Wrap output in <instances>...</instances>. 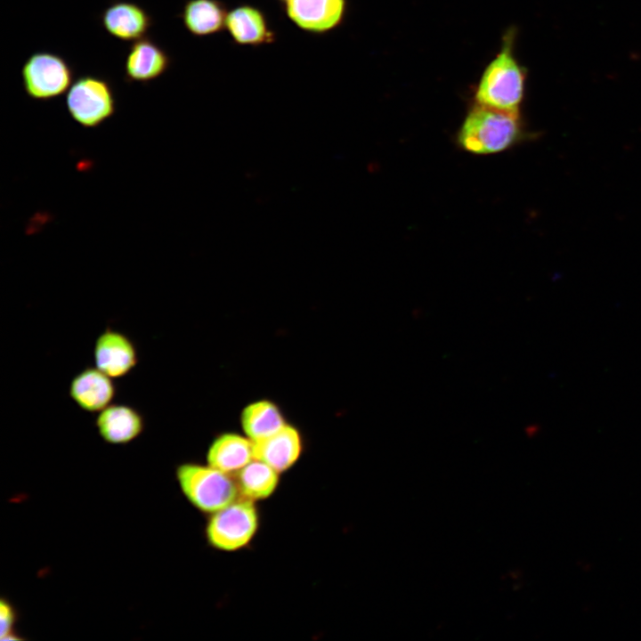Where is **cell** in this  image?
I'll return each instance as SVG.
<instances>
[{"mask_svg": "<svg viewBox=\"0 0 641 641\" xmlns=\"http://www.w3.org/2000/svg\"><path fill=\"white\" fill-rule=\"evenodd\" d=\"M526 136L520 113L475 103L458 132V143L468 152L487 155L507 150Z\"/></svg>", "mask_w": 641, "mask_h": 641, "instance_id": "6da1fadb", "label": "cell"}, {"mask_svg": "<svg viewBox=\"0 0 641 641\" xmlns=\"http://www.w3.org/2000/svg\"><path fill=\"white\" fill-rule=\"evenodd\" d=\"M525 74L513 53V35L504 37L499 52L487 64L475 92V103L520 113Z\"/></svg>", "mask_w": 641, "mask_h": 641, "instance_id": "7a4b0ae2", "label": "cell"}, {"mask_svg": "<svg viewBox=\"0 0 641 641\" xmlns=\"http://www.w3.org/2000/svg\"><path fill=\"white\" fill-rule=\"evenodd\" d=\"M175 476L187 500L203 513L212 514L239 497L237 483L231 475L208 464H180Z\"/></svg>", "mask_w": 641, "mask_h": 641, "instance_id": "3957f363", "label": "cell"}, {"mask_svg": "<svg viewBox=\"0 0 641 641\" xmlns=\"http://www.w3.org/2000/svg\"><path fill=\"white\" fill-rule=\"evenodd\" d=\"M259 527L255 501L239 497L210 514L205 529L208 544L218 550L234 552L246 548Z\"/></svg>", "mask_w": 641, "mask_h": 641, "instance_id": "277c9868", "label": "cell"}, {"mask_svg": "<svg viewBox=\"0 0 641 641\" xmlns=\"http://www.w3.org/2000/svg\"><path fill=\"white\" fill-rule=\"evenodd\" d=\"M66 106L77 123L84 127H96L116 112L112 85L102 77L81 75L67 92Z\"/></svg>", "mask_w": 641, "mask_h": 641, "instance_id": "5b68a950", "label": "cell"}, {"mask_svg": "<svg viewBox=\"0 0 641 641\" xmlns=\"http://www.w3.org/2000/svg\"><path fill=\"white\" fill-rule=\"evenodd\" d=\"M20 76L26 94L37 101H49L69 89L74 82V69L61 55L38 51L24 61Z\"/></svg>", "mask_w": 641, "mask_h": 641, "instance_id": "8992f818", "label": "cell"}, {"mask_svg": "<svg viewBox=\"0 0 641 641\" xmlns=\"http://www.w3.org/2000/svg\"><path fill=\"white\" fill-rule=\"evenodd\" d=\"M95 367L112 378L129 374L138 363V351L133 340L123 332L106 328L93 345Z\"/></svg>", "mask_w": 641, "mask_h": 641, "instance_id": "52a82bcc", "label": "cell"}, {"mask_svg": "<svg viewBox=\"0 0 641 641\" xmlns=\"http://www.w3.org/2000/svg\"><path fill=\"white\" fill-rule=\"evenodd\" d=\"M171 64L166 50L147 35L131 44L124 65V80L147 84L165 74Z\"/></svg>", "mask_w": 641, "mask_h": 641, "instance_id": "ba28073f", "label": "cell"}, {"mask_svg": "<svg viewBox=\"0 0 641 641\" xmlns=\"http://www.w3.org/2000/svg\"><path fill=\"white\" fill-rule=\"evenodd\" d=\"M102 28L122 41H135L147 36L154 20L142 6L128 0H112L101 12Z\"/></svg>", "mask_w": 641, "mask_h": 641, "instance_id": "9c48e42d", "label": "cell"}, {"mask_svg": "<svg viewBox=\"0 0 641 641\" xmlns=\"http://www.w3.org/2000/svg\"><path fill=\"white\" fill-rule=\"evenodd\" d=\"M286 12L300 28L324 33L343 20L346 0H285Z\"/></svg>", "mask_w": 641, "mask_h": 641, "instance_id": "30bf717a", "label": "cell"}, {"mask_svg": "<svg viewBox=\"0 0 641 641\" xmlns=\"http://www.w3.org/2000/svg\"><path fill=\"white\" fill-rule=\"evenodd\" d=\"M110 376L96 367H87L71 380L69 394L73 402L87 412H100L116 396V386Z\"/></svg>", "mask_w": 641, "mask_h": 641, "instance_id": "8fae6325", "label": "cell"}, {"mask_svg": "<svg viewBox=\"0 0 641 641\" xmlns=\"http://www.w3.org/2000/svg\"><path fill=\"white\" fill-rule=\"evenodd\" d=\"M101 439L110 444H126L139 437L145 421L140 411L126 404H110L95 418Z\"/></svg>", "mask_w": 641, "mask_h": 641, "instance_id": "7c38bea8", "label": "cell"}, {"mask_svg": "<svg viewBox=\"0 0 641 641\" xmlns=\"http://www.w3.org/2000/svg\"><path fill=\"white\" fill-rule=\"evenodd\" d=\"M303 451L299 430L287 424L272 435L254 442V458L259 459L280 474L290 469Z\"/></svg>", "mask_w": 641, "mask_h": 641, "instance_id": "4fadbf2b", "label": "cell"}, {"mask_svg": "<svg viewBox=\"0 0 641 641\" xmlns=\"http://www.w3.org/2000/svg\"><path fill=\"white\" fill-rule=\"evenodd\" d=\"M206 459L209 466L235 475L254 459V442L237 433L220 434L208 446Z\"/></svg>", "mask_w": 641, "mask_h": 641, "instance_id": "5bb4252c", "label": "cell"}, {"mask_svg": "<svg viewBox=\"0 0 641 641\" xmlns=\"http://www.w3.org/2000/svg\"><path fill=\"white\" fill-rule=\"evenodd\" d=\"M225 27L234 42L243 45H260L274 41L275 34L258 8L242 4L227 13Z\"/></svg>", "mask_w": 641, "mask_h": 641, "instance_id": "9a60e30c", "label": "cell"}, {"mask_svg": "<svg viewBox=\"0 0 641 641\" xmlns=\"http://www.w3.org/2000/svg\"><path fill=\"white\" fill-rule=\"evenodd\" d=\"M287 424L279 406L266 399L248 403L240 413L242 431L253 442L272 435Z\"/></svg>", "mask_w": 641, "mask_h": 641, "instance_id": "2e32d148", "label": "cell"}, {"mask_svg": "<svg viewBox=\"0 0 641 641\" xmlns=\"http://www.w3.org/2000/svg\"><path fill=\"white\" fill-rule=\"evenodd\" d=\"M227 13L219 0H187L178 16L192 36L205 37L225 27Z\"/></svg>", "mask_w": 641, "mask_h": 641, "instance_id": "e0dca14e", "label": "cell"}, {"mask_svg": "<svg viewBox=\"0 0 641 641\" xmlns=\"http://www.w3.org/2000/svg\"><path fill=\"white\" fill-rule=\"evenodd\" d=\"M236 476L239 496L253 501L270 498L280 483V473L256 458L240 469Z\"/></svg>", "mask_w": 641, "mask_h": 641, "instance_id": "ac0fdd59", "label": "cell"}, {"mask_svg": "<svg viewBox=\"0 0 641 641\" xmlns=\"http://www.w3.org/2000/svg\"><path fill=\"white\" fill-rule=\"evenodd\" d=\"M0 620L1 640H20V637H17L16 633L13 631L16 621V613L13 606L4 598H2L0 602Z\"/></svg>", "mask_w": 641, "mask_h": 641, "instance_id": "d6986e66", "label": "cell"}, {"mask_svg": "<svg viewBox=\"0 0 641 641\" xmlns=\"http://www.w3.org/2000/svg\"><path fill=\"white\" fill-rule=\"evenodd\" d=\"M283 1H285V0H283Z\"/></svg>", "mask_w": 641, "mask_h": 641, "instance_id": "ffe728a7", "label": "cell"}]
</instances>
